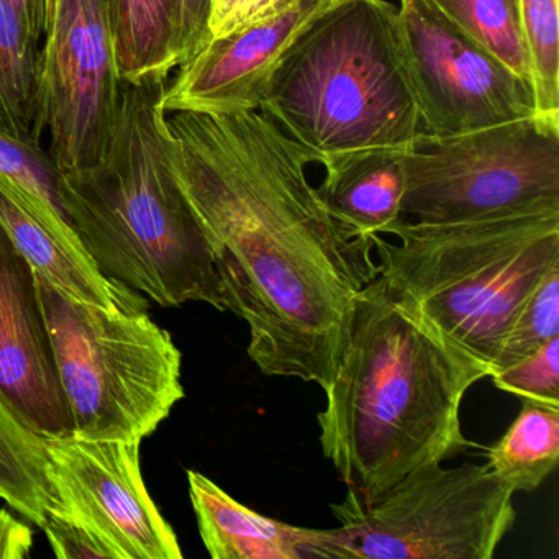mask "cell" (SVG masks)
I'll return each instance as SVG.
<instances>
[{
  "label": "cell",
  "mask_w": 559,
  "mask_h": 559,
  "mask_svg": "<svg viewBox=\"0 0 559 559\" xmlns=\"http://www.w3.org/2000/svg\"><path fill=\"white\" fill-rule=\"evenodd\" d=\"M173 171L198 214L228 310L263 374H335L353 302L379 276L372 237L336 221L306 153L260 110L166 114Z\"/></svg>",
  "instance_id": "1"
},
{
  "label": "cell",
  "mask_w": 559,
  "mask_h": 559,
  "mask_svg": "<svg viewBox=\"0 0 559 559\" xmlns=\"http://www.w3.org/2000/svg\"><path fill=\"white\" fill-rule=\"evenodd\" d=\"M483 359L395 296L381 276L353 302L325 407L323 456L359 499H378L412 471L473 448L461 402L489 378Z\"/></svg>",
  "instance_id": "2"
},
{
  "label": "cell",
  "mask_w": 559,
  "mask_h": 559,
  "mask_svg": "<svg viewBox=\"0 0 559 559\" xmlns=\"http://www.w3.org/2000/svg\"><path fill=\"white\" fill-rule=\"evenodd\" d=\"M166 86L123 83L106 155L58 175L61 212L110 280L162 307L202 302L227 312L211 241L173 171Z\"/></svg>",
  "instance_id": "3"
},
{
  "label": "cell",
  "mask_w": 559,
  "mask_h": 559,
  "mask_svg": "<svg viewBox=\"0 0 559 559\" xmlns=\"http://www.w3.org/2000/svg\"><path fill=\"white\" fill-rule=\"evenodd\" d=\"M260 112L310 163L371 150H407L424 135L397 31L385 0H332L287 47Z\"/></svg>",
  "instance_id": "4"
},
{
  "label": "cell",
  "mask_w": 559,
  "mask_h": 559,
  "mask_svg": "<svg viewBox=\"0 0 559 559\" xmlns=\"http://www.w3.org/2000/svg\"><path fill=\"white\" fill-rule=\"evenodd\" d=\"M372 235L379 276L444 335L487 362L523 300L559 267V204L451 224L401 218Z\"/></svg>",
  "instance_id": "5"
},
{
  "label": "cell",
  "mask_w": 559,
  "mask_h": 559,
  "mask_svg": "<svg viewBox=\"0 0 559 559\" xmlns=\"http://www.w3.org/2000/svg\"><path fill=\"white\" fill-rule=\"evenodd\" d=\"M37 281L74 437L142 443L186 395L171 333L146 310L104 309Z\"/></svg>",
  "instance_id": "6"
},
{
  "label": "cell",
  "mask_w": 559,
  "mask_h": 559,
  "mask_svg": "<svg viewBox=\"0 0 559 559\" xmlns=\"http://www.w3.org/2000/svg\"><path fill=\"white\" fill-rule=\"evenodd\" d=\"M515 490L489 464L418 467L378 499L348 489L336 528L304 530L307 559H490L515 523Z\"/></svg>",
  "instance_id": "7"
},
{
  "label": "cell",
  "mask_w": 559,
  "mask_h": 559,
  "mask_svg": "<svg viewBox=\"0 0 559 559\" xmlns=\"http://www.w3.org/2000/svg\"><path fill=\"white\" fill-rule=\"evenodd\" d=\"M402 217L451 224L559 204V120L532 116L460 135H424L404 153Z\"/></svg>",
  "instance_id": "8"
},
{
  "label": "cell",
  "mask_w": 559,
  "mask_h": 559,
  "mask_svg": "<svg viewBox=\"0 0 559 559\" xmlns=\"http://www.w3.org/2000/svg\"><path fill=\"white\" fill-rule=\"evenodd\" d=\"M41 47V127L58 175L106 155L123 83L107 0H48Z\"/></svg>",
  "instance_id": "9"
},
{
  "label": "cell",
  "mask_w": 559,
  "mask_h": 559,
  "mask_svg": "<svg viewBox=\"0 0 559 559\" xmlns=\"http://www.w3.org/2000/svg\"><path fill=\"white\" fill-rule=\"evenodd\" d=\"M399 2L402 60L427 135H460L535 116L532 90L522 78L424 0Z\"/></svg>",
  "instance_id": "10"
},
{
  "label": "cell",
  "mask_w": 559,
  "mask_h": 559,
  "mask_svg": "<svg viewBox=\"0 0 559 559\" xmlns=\"http://www.w3.org/2000/svg\"><path fill=\"white\" fill-rule=\"evenodd\" d=\"M50 476L68 515L116 549L119 559H182L178 536L150 497L140 443L47 438Z\"/></svg>",
  "instance_id": "11"
},
{
  "label": "cell",
  "mask_w": 559,
  "mask_h": 559,
  "mask_svg": "<svg viewBox=\"0 0 559 559\" xmlns=\"http://www.w3.org/2000/svg\"><path fill=\"white\" fill-rule=\"evenodd\" d=\"M0 397L41 437H71L37 274L0 221Z\"/></svg>",
  "instance_id": "12"
},
{
  "label": "cell",
  "mask_w": 559,
  "mask_h": 559,
  "mask_svg": "<svg viewBox=\"0 0 559 559\" xmlns=\"http://www.w3.org/2000/svg\"><path fill=\"white\" fill-rule=\"evenodd\" d=\"M332 0H294L273 17L209 41L163 93L165 114L260 110L271 76L300 31Z\"/></svg>",
  "instance_id": "13"
},
{
  "label": "cell",
  "mask_w": 559,
  "mask_h": 559,
  "mask_svg": "<svg viewBox=\"0 0 559 559\" xmlns=\"http://www.w3.org/2000/svg\"><path fill=\"white\" fill-rule=\"evenodd\" d=\"M0 221L35 273L74 299L109 310L136 312L148 300L107 277L64 218L63 212L0 175Z\"/></svg>",
  "instance_id": "14"
},
{
  "label": "cell",
  "mask_w": 559,
  "mask_h": 559,
  "mask_svg": "<svg viewBox=\"0 0 559 559\" xmlns=\"http://www.w3.org/2000/svg\"><path fill=\"white\" fill-rule=\"evenodd\" d=\"M188 483L199 533L211 558L307 559L302 526L254 512L198 471H188Z\"/></svg>",
  "instance_id": "15"
},
{
  "label": "cell",
  "mask_w": 559,
  "mask_h": 559,
  "mask_svg": "<svg viewBox=\"0 0 559 559\" xmlns=\"http://www.w3.org/2000/svg\"><path fill=\"white\" fill-rule=\"evenodd\" d=\"M405 150H371L325 166L317 188L326 211L362 237L388 234L402 218Z\"/></svg>",
  "instance_id": "16"
},
{
  "label": "cell",
  "mask_w": 559,
  "mask_h": 559,
  "mask_svg": "<svg viewBox=\"0 0 559 559\" xmlns=\"http://www.w3.org/2000/svg\"><path fill=\"white\" fill-rule=\"evenodd\" d=\"M50 467L45 437L0 397V499L40 528L48 513H67Z\"/></svg>",
  "instance_id": "17"
},
{
  "label": "cell",
  "mask_w": 559,
  "mask_h": 559,
  "mask_svg": "<svg viewBox=\"0 0 559 559\" xmlns=\"http://www.w3.org/2000/svg\"><path fill=\"white\" fill-rule=\"evenodd\" d=\"M120 80L168 81L178 68L168 0H107Z\"/></svg>",
  "instance_id": "18"
},
{
  "label": "cell",
  "mask_w": 559,
  "mask_h": 559,
  "mask_svg": "<svg viewBox=\"0 0 559 559\" xmlns=\"http://www.w3.org/2000/svg\"><path fill=\"white\" fill-rule=\"evenodd\" d=\"M486 457L515 492L538 489L558 466L559 407L523 399L520 414Z\"/></svg>",
  "instance_id": "19"
},
{
  "label": "cell",
  "mask_w": 559,
  "mask_h": 559,
  "mask_svg": "<svg viewBox=\"0 0 559 559\" xmlns=\"http://www.w3.org/2000/svg\"><path fill=\"white\" fill-rule=\"evenodd\" d=\"M451 27L506 64L530 86L522 0H424Z\"/></svg>",
  "instance_id": "20"
},
{
  "label": "cell",
  "mask_w": 559,
  "mask_h": 559,
  "mask_svg": "<svg viewBox=\"0 0 559 559\" xmlns=\"http://www.w3.org/2000/svg\"><path fill=\"white\" fill-rule=\"evenodd\" d=\"M535 116L559 120V0H522Z\"/></svg>",
  "instance_id": "21"
},
{
  "label": "cell",
  "mask_w": 559,
  "mask_h": 559,
  "mask_svg": "<svg viewBox=\"0 0 559 559\" xmlns=\"http://www.w3.org/2000/svg\"><path fill=\"white\" fill-rule=\"evenodd\" d=\"M555 336H559V267L549 271L516 310L490 362V372L532 355Z\"/></svg>",
  "instance_id": "22"
},
{
  "label": "cell",
  "mask_w": 559,
  "mask_h": 559,
  "mask_svg": "<svg viewBox=\"0 0 559 559\" xmlns=\"http://www.w3.org/2000/svg\"><path fill=\"white\" fill-rule=\"evenodd\" d=\"M489 378L499 391L559 407V336Z\"/></svg>",
  "instance_id": "23"
},
{
  "label": "cell",
  "mask_w": 559,
  "mask_h": 559,
  "mask_svg": "<svg viewBox=\"0 0 559 559\" xmlns=\"http://www.w3.org/2000/svg\"><path fill=\"white\" fill-rule=\"evenodd\" d=\"M0 175L61 211L57 168L41 146L28 145L0 133Z\"/></svg>",
  "instance_id": "24"
},
{
  "label": "cell",
  "mask_w": 559,
  "mask_h": 559,
  "mask_svg": "<svg viewBox=\"0 0 559 559\" xmlns=\"http://www.w3.org/2000/svg\"><path fill=\"white\" fill-rule=\"evenodd\" d=\"M58 559H119L116 549L107 545L90 526L68 513H48L41 526Z\"/></svg>",
  "instance_id": "25"
},
{
  "label": "cell",
  "mask_w": 559,
  "mask_h": 559,
  "mask_svg": "<svg viewBox=\"0 0 559 559\" xmlns=\"http://www.w3.org/2000/svg\"><path fill=\"white\" fill-rule=\"evenodd\" d=\"M173 47L178 68L211 41V0H168Z\"/></svg>",
  "instance_id": "26"
},
{
  "label": "cell",
  "mask_w": 559,
  "mask_h": 559,
  "mask_svg": "<svg viewBox=\"0 0 559 559\" xmlns=\"http://www.w3.org/2000/svg\"><path fill=\"white\" fill-rule=\"evenodd\" d=\"M294 0H211V40L280 14Z\"/></svg>",
  "instance_id": "27"
},
{
  "label": "cell",
  "mask_w": 559,
  "mask_h": 559,
  "mask_svg": "<svg viewBox=\"0 0 559 559\" xmlns=\"http://www.w3.org/2000/svg\"><path fill=\"white\" fill-rule=\"evenodd\" d=\"M34 546V532L27 523L0 509V559H25Z\"/></svg>",
  "instance_id": "28"
},
{
  "label": "cell",
  "mask_w": 559,
  "mask_h": 559,
  "mask_svg": "<svg viewBox=\"0 0 559 559\" xmlns=\"http://www.w3.org/2000/svg\"><path fill=\"white\" fill-rule=\"evenodd\" d=\"M35 38L41 40L47 24L48 0H8Z\"/></svg>",
  "instance_id": "29"
},
{
  "label": "cell",
  "mask_w": 559,
  "mask_h": 559,
  "mask_svg": "<svg viewBox=\"0 0 559 559\" xmlns=\"http://www.w3.org/2000/svg\"><path fill=\"white\" fill-rule=\"evenodd\" d=\"M0 133H4V135L12 136V139L15 140H21V136H19L17 127H15L12 117L9 116L8 109H5L4 100H2V97H0Z\"/></svg>",
  "instance_id": "30"
}]
</instances>
